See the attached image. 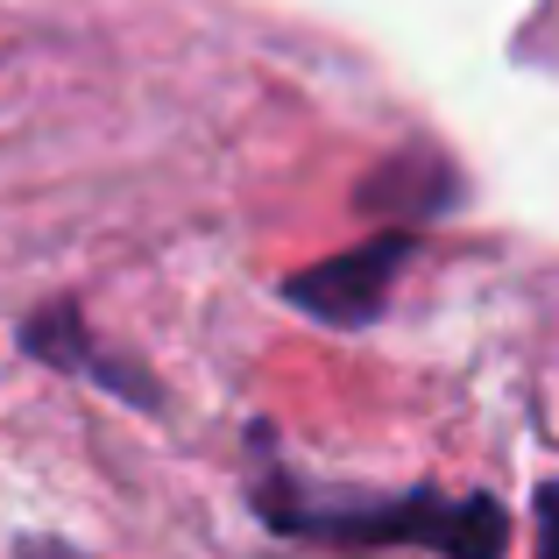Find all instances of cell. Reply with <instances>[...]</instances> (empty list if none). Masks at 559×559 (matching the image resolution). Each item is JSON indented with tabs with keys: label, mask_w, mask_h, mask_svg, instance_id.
Here are the masks:
<instances>
[{
	"label": "cell",
	"mask_w": 559,
	"mask_h": 559,
	"mask_svg": "<svg viewBox=\"0 0 559 559\" xmlns=\"http://www.w3.org/2000/svg\"><path fill=\"white\" fill-rule=\"evenodd\" d=\"M22 347L36 361H50V369H71V376H93L107 396H128V404H156V382L135 369V361H114L99 355L93 341H85V319L79 305H50V312H36L22 326Z\"/></svg>",
	"instance_id": "3957f363"
},
{
	"label": "cell",
	"mask_w": 559,
	"mask_h": 559,
	"mask_svg": "<svg viewBox=\"0 0 559 559\" xmlns=\"http://www.w3.org/2000/svg\"><path fill=\"white\" fill-rule=\"evenodd\" d=\"M453 199H461V185H453V170L439 164V156H390V164L361 185V205L382 213V219H439Z\"/></svg>",
	"instance_id": "277c9868"
},
{
	"label": "cell",
	"mask_w": 559,
	"mask_h": 559,
	"mask_svg": "<svg viewBox=\"0 0 559 559\" xmlns=\"http://www.w3.org/2000/svg\"><path fill=\"white\" fill-rule=\"evenodd\" d=\"M538 546L559 559V481H552V489H538Z\"/></svg>",
	"instance_id": "5b68a950"
},
{
	"label": "cell",
	"mask_w": 559,
	"mask_h": 559,
	"mask_svg": "<svg viewBox=\"0 0 559 559\" xmlns=\"http://www.w3.org/2000/svg\"><path fill=\"white\" fill-rule=\"evenodd\" d=\"M262 518L276 532H298V538H326V546H432V552H453V559H489L510 546V518L489 503V496H396V503H333V510H312L290 481L262 489Z\"/></svg>",
	"instance_id": "6da1fadb"
},
{
	"label": "cell",
	"mask_w": 559,
	"mask_h": 559,
	"mask_svg": "<svg viewBox=\"0 0 559 559\" xmlns=\"http://www.w3.org/2000/svg\"><path fill=\"white\" fill-rule=\"evenodd\" d=\"M411 248H418V241H411L404 227L369 234V241L347 248V255H326L319 270H298L284 284V298L298 305V312L326 319V326H369L382 305H390V290H396V276H404Z\"/></svg>",
	"instance_id": "7a4b0ae2"
}]
</instances>
